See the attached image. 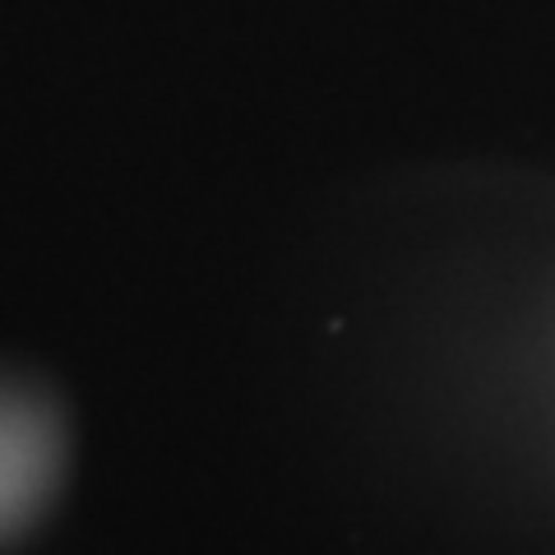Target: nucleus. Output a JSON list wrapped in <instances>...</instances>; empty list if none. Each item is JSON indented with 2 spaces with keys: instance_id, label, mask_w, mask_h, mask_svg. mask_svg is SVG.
<instances>
[{
  "instance_id": "obj_1",
  "label": "nucleus",
  "mask_w": 555,
  "mask_h": 555,
  "mask_svg": "<svg viewBox=\"0 0 555 555\" xmlns=\"http://www.w3.org/2000/svg\"><path fill=\"white\" fill-rule=\"evenodd\" d=\"M61 481V426L47 403L0 393V537L24 528Z\"/></svg>"
}]
</instances>
